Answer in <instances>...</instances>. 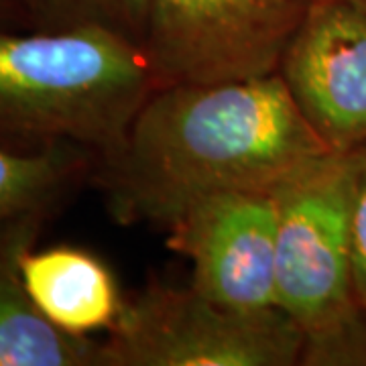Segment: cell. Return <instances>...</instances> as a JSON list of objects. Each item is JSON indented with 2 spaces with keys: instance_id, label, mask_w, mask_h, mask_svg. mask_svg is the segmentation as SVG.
I'll return each instance as SVG.
<instances>
[{
  "instance_id": "6da1fadb",
  "label": "cell",
  "mask_w": 366,
  "mask_h": 366,
  "mask_svg": "<svg viewBox=\"0 0 366 366\" xmlns=\"http://www.w3.org/2000/svg\"><path fill=\"white\" fill-rule=\"evenodd\" d=\"M279 74L151 92L122 143L96 159L90 182L124 226L169 230L197 202L274 187L330 153Z\"/></svg>"
},
{
  "instance_id": "7a4b0ae2",
  "label": "cell",
  "mask_w": 366,
  "mask_h": 366,
  "mask_svg": "<svg viewBox=\"0 0 366 366\" xmlns=\"http://www.w3.org/2000/svg\"><path fill=\"white\" fill-rule=\"evenodd\" d=\"M155 88L141 47L110 31L0 29V149L108 155Z\"/></svg>"
},
{
  "instance_id": "3957f363",
  "label": "cell",
  "mask_w": 366,
  "mask_h": 366,
  "mask_svg": "<svg viewBox=\"0 0 366 366\" xmlns=\"http://www.w3.org/2000/svg\"><path fill=\"white\" fill-rule=\"evenodd\" d=\"M277 303L303 334L305 366L366 365L352 264L350 153L330 151L274 187Z\"/></svg>"
},
{
  "instance_id": "277c9868",
  "label": "cell",
  "mask_w": 366,
  "mask_h": 366,
  "mask_svg": "<svg viewBox=\"0 0 366 366\" xmlns=\"http://www.w3.org/2000/svg\"><path fill=\"white\" fill-rule=\"evenodd\" d=\"M100 340L104 366H300L303 356L283 310H232L192 285H149Z\"/></svg>"
},
{
  "instance_id": "5b68a950",
  "label": "cell",
  "mask_w": 366,
  "mask_h": 366,
  "mask_svg": "<svg viewBox=\"0 0 366 366\" xmlns=\"http://www.w3.org/2000/svg\"><path fill=\"white\" fill-rule=\"evenodd\" d=\"M317 0H151L141 51L155 86L279 74Z\"/></svg>"
},
{
  "instance_id": "8992f818",
  "label": "cell",
  "mask_w": 366,
  "mask_h": 366,
  "mask_svg": "<svg viewBox=\"0 0 366 366\" xmlns=\"http://www.w3.org/2000/svg\"><path fill=\"white\" fill-rule=\"evenodd\" d=\"M274 187L214 194L167 230L169 249L192 264V287L232 310L279 307Z\"/></svg>"
},
{
  "instance_id": "52a82bcc",
  "label": "cell",
  "mask_w": 366,
  "mask_h": 366,
  "mask_svg": "<svg viewBox=\"0 0 366 366\" xmlns=\"http://www.w3.org/2000/svg\"><path fill=\"white\" fill-rule=\"evenodd\" d=\"M279 76L332 151L366 147V11L342 0H317Z\"/></svg>"
},
{
  "instance_id": "ba28073f",
  "label": "cell",
  "mask_w": 366,
  "mask_h": 366,
  "mask_svg": "<svg viewBox=\"0 0 366 366\" xmlns=\"http://www.w3.org/2000/svg\"><path fill=\"white\" fill-rule=\"evenodd\" d=\"M55 214L33 212L0 224V366H104L98 336H74L37 310L23 259Z\"/></svg>"
},
{
  "instance_id": "9c48e42d",
  "label": "cell",
  "mask_w": 366,
  "mask_h": 366,
  "mask_svg": "<svg viewBox=\"0 0 366 366\" xmlns=\"http://www.w3.org/2000/svg\"><path fill=\"white\" fill-rule=\"evenodd\" d=\"M21 271L37 310L74 336L110 332L127 301L108 264L81 247L29 250Z\"/></svg>"
},
{
  "instance_id": "30bf717a",
  "label": "cell",
  "mask_w": 366,
  "mask_h": 366,
  "mask_svg": "<svg viewBox=\"0 0 366 366\" xmlns=\"http://www.w3.org/2000/svg\"><path fill=\"white\" fill-rule=\"evenodd\" d=\"M96 155L79 147L43 153L0 149V224L33 212L57 214L92 179Z\"/></svg>"
},
{
  "instance_id": "8fae6325",
  "label": "cell",
  "mask_w": 366,
  "mask_h": 366,
  "mask_svg": "<svg viewBox=\"0 0 366 366\" xmlns=\"http://www.w3.org/2000/svg\"><path fill=\"white\" fill-rule=\"evenodd\" d=\"M151 0H21L29 29L96 26L141 47Z\"/></svg>"
},
{
  "instance_id": "7c38bea8",
  "label": "cell",
  "mask_w": 366,
  "mask_h": 366,
  "mask_svg": "<svg viewBox=\"0 0 366 366\" xmlns=\"http://www.w3.org/2000/svg\"><path fill=\"white\" fill-rule=\"evenodd\" d=\"M352 165V264L358 307L366 317V147L350 151Z\"/></svg>"
},
{
  "instance_id": "4fadbf2b",
  "label": "cell",
  "mask_w": 366,
  "mask_h": 366,
  "mask_svg": "<svg viewBox=\"0 0 366 366\" xmlns=\"http://www.w3.org/2000/svg\"><path fill=\"white\" fill-rule=\"evenodd\" d=\"M0 29H29L21 0H0Z\"/></svg>"
},
{
  "instance_id": "5bb4252c",
  "label": "cell",
  "mask_w": 366,
  "mask_h": 366,
  "mask_svg": "<svg viewBox=\"0 0 366 366\" xmlns=\"http://www.w3.org/2000/svg\"><path fill=\"white\" fill-rule=\"evenodd\" d=\"M342 2H348V4H352V6H358V9L366 11V0H342Z\"/></svg>"
}]
</instances>
